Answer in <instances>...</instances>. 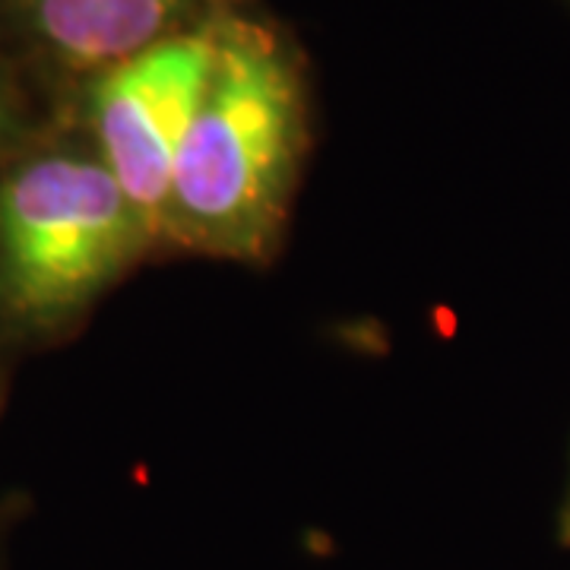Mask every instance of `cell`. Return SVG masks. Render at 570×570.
<instances>
[{
	"label": "cell",
	"instance_id": "obj_5",
	"mask_svg": "<svg viewBox=\"0 0 570 570\" xmlns=\"http://www.w3.org/2000/svg\"><path fill=\"white\" fill-rule=\"evenodd\" d=\"M0 130H3V102H0Z\"/></svg>",
	"mask_w": 570,
	"mask_h": 570
},
{
	"label": "cell",
	"instance_id": "obj_3",
	"mask_svg": "<svg viewBox=\"0 0 570 570\" xmlns=\"http://www.w3.org/2000/svg\"><path fill=\"white\" fill-rule=\"evenodd\" d=\"M216 61V26L178 32L99 70L89 118L99 163L137 209L149 238H163L165 204L184 137Z\"/></svg>",
	"mask_w": 570,
	"mask_h": 570
},
{
	"label": "cell",
	"instance_id": "obj_4",
	"mask_svg": "<svg viewBox=\"0 0 570 570\" xmlns=\"http://www.w3.org/2000/svg\"><path fill=\"white\" fill-rule=\"evenodd\" d=\"M41 41L73 67L105 70L187 32L204 0H20Z\"/></svg>",
	"mask_w": 570,
	"mask_h": 570
},
{
	"label": "cell",
	"instance_id": "obj_1",
	"mask_svg": "<svg viewBox=\"0 0 570 570\" xmlns=\"http://www.w3.org/2000/svg\"><path fill=\"white\" fill-rule=\"evenodd\" d=\"M305 142L302 77L250 20L216 26V61L184 137L163 238L209 257L261 261L279 238Z\"/></svg>",
	"mask_w": 570,
	"mask_h": 570
},
{
	"label": "cell",
	"instance_id": "obj_2",
	"mask_svg": "<svg viewBox=\"0 0 570 570\" xmlns=\"http://www.w3.org/2000/svg\"><path fill=\"white\" fill-rule=\"evenodd\" d=\"M146 245V225L99 156H45L0 184V288L29 321H61L92 302Z\"/></svg>",
	"mask_w": 570,
	"mask_h": 570
}]
</instances>
